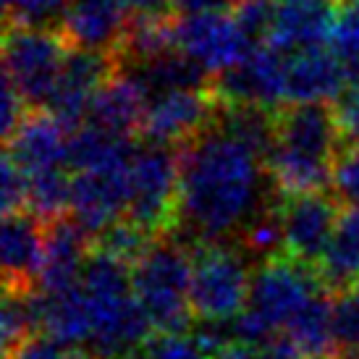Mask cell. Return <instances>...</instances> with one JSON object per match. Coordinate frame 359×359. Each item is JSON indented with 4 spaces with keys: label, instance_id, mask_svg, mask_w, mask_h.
I'll return each instance as SVG.
<instances>
[{
    "label": "cell",
    "instance_id": "cell-1",
    "mask_svg": "<svg viewBox=\"0 0 359 359\" xmlns=\"http://www.w3.org/2000/svg\"><path fill=\"white\" fill-rule=\"evenodd\" d=\"M268 163L220 126L205 129L184 144L176 226L194 244L239 239L268 202Z\"/></svg>",
    "mask_w": 359,
    "mask_h": 359
},
{
    "label": "cell",
    "instance_id": "cell-2",
    "mask_svg": "<svg viewBox=\"0 0 359 359\" xmlns=\"http://www.w3.org/2000/svg\"><path fill=\"white\" fill-rule=\"evenodd\" d=\"M344 131L336 105L291 102L276 110V142L268 155V173L283 197L323 191L333 181L344 150Z\"/></svg>",
    "mask_w": 359,
    "mask_h": 359
},
{
    "label": "cell",
    "instance_id": "cell-3",
    "mask_svg": "<svg viewBox=\"0 0 359 359\" xmlns=\"http://www.w3.org/2000/svg\"><path fill=\"white\" fill-rule=\"evenodd\" d=\"M129 268V262L102 247L92 252L84 265L79 283L92 312L87 359H129L150 341L155 325L134 294Z\"/></svg>",
    "mask_w": 359,
    "mask_h": 359
},
{
    "label": "cell",
    "instance_id": "cell-4",
    "mask_svg": "<svg viewBox=\"0 0 359 359\" xmlns=\"http://www.w3.org/2000/svg\"><path fill=\"white\" fill-rule=\"evenodd\" d=\"M323 278L294 257L265 259L252 276L247 307L233 318L236 339L250 344H265L291 323V318L307 304L318 291Z\"/></svg>",
    "mask_w": 359,
    "mask_h": 359
},
{
    "label": "cell",
    "instance_id": "cell-5",
    "mask_svg": "<svg viewBox=\"0 0 359 359\" xmlns=\"http://www.w3.org/2000/svg\"><path fill=\"white\" fill-rule=\"evenodd\" d=\"M194 255L173 236H155L147 252L131 265L134 294L158 330H184L191 315Z\"/></svg>",
    "mask_w": 359,
    "mask_h": 359
},
{
    "label": "cell",
    "instance_id": "cell-6",
    "mask_svg": "<svg viewBox=\"0 0 359 359\" xmlns=\"http://www.w3.org/2000/svg\"><path fill=\"white\" fill-rule=\"evenodd\" d=\"M69 42L60 29L8 24L3 40L6 79L32 108H48L69 55Z\"/></svg>",
    "mask_w": 359,
    "mask_h": 359
},
{
    "label": "cell",
    "instance_id": "cell-7",
    "mask_svg": "<svg viewBox=\"0 0 359 359\" xmlns=\"http://www.w3.org/2000/svg\"><path fill=\"white\" fill-rule=\"evenodd\" d=\"M250 255L229 244H197L191 268V309L205 320H233L247 307Z\"/></svg>",
    "mask_w": 359,
    "mask_h": 359
},
{
    "label": "cell",
    "instance_id": "cell-8",
    "mask_svg": "<svg viewBox=\"0 0 359 359\" xmlns=\"http://www.w3.org/2000/svg\"><path fill=\"white\" fill-rule=\"evenodd\" d=\"M181 184V152L165 144H147L131 163V194L126 218L158 236L176 220Z\"/></svg>",
    "mask_w": 359,
    "mask_h": 359
},
{
    "label": "cell",
    "instance_id": "cell-9",
    "mask_svg": "<svg viewBox=\"0 0 359 359\" xmlns=\"http://www.w3.org/2000/svg\"><path fill=\"white\" fill-rule=\"evenodd\" d=\"M176 48L197 60L210 76H218L250 55L252 40L233 13L215 8L176 19Z\"/></svg>",
    "mask_w": 359,
    "mask_h": 359
},
{
    "label": "cell",
    "instance_id": "cell-10",
    "mask_svg": "<svg viewBox=\"0 0 359 359\" xmlns=\"http://www.w3.org/2000/svg\"><path fill=\"white\" fill-rule=\"evenodd\" d=\"M131 163L134 158L76 170V176L71 179V218L90 236H100L113 223H118L121 215H126L131 194Z\"/></svg>",
    "mask_w": 359,
    "mask_h": 359
},
{
    "label": "cell",
    "instance_id": "cell-11",
    "mask_svg": "<svg viewBox=\"0 0 359 359\" xmlns=\"http://www.w3.org/2000/svg\"><path fill=\"white\" fill-rule=\"evenodd\" d=\"M218 100L212 90H163L152 92L140 134L150 144L184 147L212 126Z\"/></svg>",
    "mask_w": 359,
    "mask_h": 359
},
{
    "label": "cell",
    "instance_id": "cell-12",
    "mask_svg": "<svg viewBox=\"0 0 359 359\" xmlns=\"http://www.w3.org/2000/svg\"><path fill=\"white\" fill-rule=\"evenodd\" d=\"M210 90L218 102H244L278 110L286 102V53L262 42L233 69L212 76Z\"/></svg>",
    "mask_w": 359,
    "mask_h": 359
},
{
    "label": "cell",
    "instance_id": "cell-13",
    "mask_svg": "<svg viewBox=\"0 0 359 359\" xmlns=\"http://www.w3.org/2000/svg\"><path fill=\"white\" fill-rule=\"evenodd\" d=\"M116 71H118V60L113 53L84 50V48L69 50L48 110L69 131L79 129L81 123H87V113H90L95 92L100 90Z\"/></svg>",
    "mask_w": 359,
    "mask_h": 359
},
{
    "label": "cell",
    "instance_id": "cell-14",
    "mask_svg": "<svg viewBox=\"0 0 359 359\" xmlns=\"http://www.w3.org/2000/svg\"><path fill=\"white\" fill-rule=\"evenodd\" d=\"M339 218V205L325 191H304L286 197L280 205V223L289 257L304 265L320 262Z\"/></svg>",
    "mask_w": 359,
    "mask_h": 359
},
{
    "label": "cell",
    "instance_id": "cell-15",
    "mask_svg": "<svg viewBox=\"0 0 359 359\" xmlns=\"http://www.w3.org/2000/svg\"><path fill=\"white\" fill-rule=\"evenodd\" d=\"M45 229L34 212L19 210L3 218L0 250H3V278L8 291L32 294L37 286L42 255H45Z\"/></svg>",
    "mask_w": 359,
    "mask_h": 359
},
{
    "label": "cell",
    "instance_id": "cell-16",
    "mask_svg": "<svg viewBox=\"0 0 359 359\" xmlns=\"http://www.w3.org/2000/svg\"><path fill=\"white\" fill-rule=\"evenodd\" d=\"M131 13L118 0H71L58 21L71 48L116 53L123 42Z\"/></svg>",
    "mask_w": 359,
    "mask_h": 359
},
{
    "label": "cell",
    "instance_id": "cell-17",
    "mask_svg": "<svg viewBox=\"0 0 359 359\" xmlns=\"http://www.w3.org/2000/svg\"><path fill=\"white\" fill-rule=\"evenodd\" d=\"M69 129L50 110L24 116L19 129L6 140V155L19 165L27 176L40 170L69 165Z\"/></svg>",
    "mask_w": 359,
    "mask_h": 359
},
{
    "label": "cell",
    "instance_id": "cell-18",
    "mask_svg": "<svg viewBox=\"0 0 359 359\" xmlns=\"http://www.w3.org/2000/svg\"><path fill=\"white\" fill-rule=\"evenodd\" d=\"M346 84L344 60L325 45L286 55V102H333Z\"/></svg>",
    "mask_w": 359,
    "mask_h": 359
},
{
    "label": "cell",
    "instance_id": "cell-19",
    "mask_svg": "<svg viewBox=\"0 0 359 359\" xmlns=\"http://www.w3.org/2000/svg\"><path fill=\"white\" fill-rule=\"evenodd\" d=\"M147 102L150 90L144 87V81L134 71L118 69L95 92L87 123H95L118 137H131L134 131H140Z\"/></svg>",
    "mask_w": 359,
    "mask_h": 359
},
{
    "label": "cell",
    "instance_id": "cell-20",
    "mask_svg": "<svg viewBox=\"0 0 359 359\" xmlns=\"http://www.w3.org/2000/svg\"><path fill=\"white\" fill-rule=\"evenodd\" d=\"M87 239L90 233L74 218L50 220L45 229V255L37 276V289L48 294L79 283L84 265L92 255Z\"/></svg>",
    "mask_w": 359,
    "mask_h": 359
},
{
    "label": "cell",
    "instance_id": "cell-21",
    "mask_svg": "<svg viewBox=\"0 0 359 359\" xmlns=\"http://www.w3.org/2000/svg\"><path fill=\"white\" fill-rule=\"evenodd\" d=\"M336 3L320 0H278L276 21L270 27L265 42L280 53H299L307 48H320L330 37V27L336 19Z\"/></svg>",
    "mask_w": 359,
    "mask_h": 359
},
{
    "label": "cell",
    "instance_id": "cell-22",
    "mask_svg": "<svg viewBox=\"0 0 359 359\" xmlns=\"http://www.w3.org/2000/svg\"><path fill=\"white\" fill-rule=\"evenodd\" d=\"M37 328L71 351H84L92 336V312L81 283L63 291H40L34 294Z\"/></svg>",
    "mask_w": 359,
    "mask_h": 359
},
{
    "label": "cell",
    "instance_id": "cell-23",
    "mask_svg": "<svg viewBox=\"0 0 359 359\" xmlns=\"http://www.w3.org/2000/svg\"><path fill=\"white\" fill-rule=\"evenodd\" d=\"M318 276L325 289L336 294L351 289L359 280V210L349 208L341 212L336 231L320 257Z\"/></svg>",
    "mask_w": 359,
    "mask_h": 359
},
{
    "label": "cell",
    "instance_id": "cell-24",
    "mask_svg": "<svg viewBox=\"0 0 359 359\" xmlns=\"http://www.w3.org/2000/svg\"><path fill=\"white\" fill-rule=\"evenodd\" d=\"M123 69L134 71L144 81L150 95L163 90H181V87L208 90L212 84L208 71L202 69L197 60H191L187 53H181L179 48L163 53L158 58L142 60V63H134V66H123Z\"/></svg>",
    "mask_w": 359,
    "mask_h": 359
},
{
    "label": "cell",
    "instance_id": "cell-25",
    "mask_svg": "<svg viewBox=\"0 0 359 359\" xmlns=\"http://www.w3.org/2000/svg\"><path fill=\"white\" fill-rule=\"evenodd\" d=\"M304 357H323L333 346V302L318 291L283 328Z\"/></svg>",
    "mask_w": 359,
    "mask_h": 359
},
{
    "label": "cell",
    "instance_id": "cell-26",
    "mask_svg": "<svg viewBox=\"0 0 359 359\" xmlns=\"http://www.w3.org/2000/svg\"><path fill=\"white\" fill-rule=\"evenodd\" d=\"M37 328V307H34V291H8L3 297L0 309V344H3V359H8L27 339L34 336Z\"/></svg>",
    "mask_w": 359,
    "mask_h": 359
},
{
    "label": "cell",
    "instance_id": "cell-27",
    "mask_svg": "<svg viewBox=\"0 0 359 359\" xmlns=\"http://www.w3.org/2000/svg\"><path fill=\"white\" fill-rule=\"evenodd\" d=\"M71 202V179L63 168H50L29 176L27 210L34 212L42 223L63 218Z\"/></svg>",
    "mask_w": 359,
    "mask_h": 359
},
{
    "label": "cell",
    "instance_id": "cell-28",
    "mask_svg": "<svg viewBox=\"0 0 359 359\" xmlns=\"http://www.w3.org/2000/svg\"><path fill=\"white\" fill-rule=\"evenodd\" d=\"M333 344L344 354H359V289L341 291L333 302Z\"/></svg>",
    "mask_w": 359,
    "mask_h": 359
},
{
    "label": "cell",
    "instance_id": "cell-29",
    "mask_svg": "<svg viewBox=\"0 0 359 359\" xmlns=\"http://www.w3.org/2000/svg\"><path fill=\"white\" fill-rule=\"evenodd\" d=\"M328 45L341 60H351L359 55V3L344 0L339 6L330 27Z\"/></svg>",
    "mask_w": 359,
    "mask_h": 359
},
{
    "label": "cell",
    "instance_id": "cell-30",
    "mask_svg": "<svg viewBox=\"0 0 359 359\" xmlns=\"http://www.w3.org/2000/svg\"><path fill=\"white\" fill-rule=\"evenodd\" d=\"M142 359H208L194 336H184L181 330H160L158 339H150L140 351Z\"/></svg>",
    "mask_w": 359,
    "mask_h": 359
},
{
    "label": "cell",
    "instance_id": "cell-31",
    "mask_svg": "<svg viewBox=\"0 0 359 359\" xmlns=\"http://www.w3.org/2000/svg\"><path fill=\"white\" fill-rule=\"evenodd\" d=\"M6 21L24 27H42L48 21H60L66 0H3Z\"/></svg>",
    "mask_w": 359,
    "mask_h": 359
},
{
    "label": "cell",
    "instance_id": "cell-32",
    "mask_svg": "<svg viewBox=\"0 0 359 359\" xmlns=\"http://www.w3.org/2000/svg\"><path fill=\"white\" fill-rule=\"evenodd\" d=\"M276 11H278V0H239L233 6V19L239 21V27L247 32L250 40L265 42L276 21Z\"/></svg>",
    "mask_w": 359,
    "mask_h": 359
},
{
    "label": "cell",
    "instance_id": "cell-33",
    "mask_svg": "<svg viewBox=\"0 0 359 359\" xmlns=\"http://www.w3.org/2000/svg\"><path fill=\"white\" fill-rule=\"evenodd\" d=\"M27 197H29V176L6 155V158H3V170H0V202H3V215L27 210Z\"/></svg>",
    "mask_w": 359,
    "mask_h": 359
},
{
    "label": "cell",
    "instance_id": "cell-34",
    "mask_svg": "<svg viewBox=\"0 0 359 359\" xmlns=\"http://www.w3.org/2000/svg\"><path fill=\"white\" fill-rule=\"evenodd\" d=\"M333 189L339 194L341 202H346V208L359 210V150L341 152L336 160V168H333Z\"/></svg>",
    "mask_w": 359,
    "mask_h": 359
},
{
    "label": "cell",
    "instance_id": "cell-35",
    "mask_svg": "<svg viewBox=\"0 0 359 359\" xmlns=\"http://www.w3.org/2000/svg\"><path fill=\"white\" fill-rule=\"evenodd\" d=\"M8 359H79V354L66 349L63 344H58L55 339H50L48 333L40 330L32 339L24 341Z\"/></svg>",
    "mask_w": 359,
    "mask_h": 359
},
{
    "label": "cell",
    "instance_id": "cell-36",
    "mask_svg": "<svg viewBox=\"0 0 359 359\" xmlns=\"http://www.w3.org/2000/svg\"><path fill=\"white\" fill-rule=\"evenodd\" d=\"M336 113H339V123L341 131H344V142L349 147H357L359 150V90H346L339 97V105H336Z\"/></svg>",
    "mask_w": 359,
    "mask_h": 359
},
{
    "label": "cell",
    "instance_id": "cell-37",
    "mask_svg": "<svg viewBox=\"0 0 359 359\" xmlns=\"http://www.w3.org/2000/svg\"><path fill=\"white\" fill-rule=\"evenodd\" d=\"M24 108H27L24 97L16 92V87H13L8 79H3V105H0V113H3V116H0V126H3V137H6V140L19 129V123L24 121V116H27Z\"/></svg>",
    "mask_w": 359,
    "mask_h": 359
},
{
    "label": "cell",
    "instance_id": "cell-38",
    "mask_svg": "<svg viewBox=\"0 0 359 359\" xmlns=\"http://www.w3.org/2000/svg\"><path fill=\"white\" fill-rule=\"evenodd\" d=\"M262 349V359H302V349L286 333H276L273 339H268L265 344H259Z\"/></svg>",
    "mask_w": 359,
    "mask_h": 359
},
{
    "label": "cell",
    "instance_id": "cell-39",
    "mask_svg": "<svg viewBox=\"0 0 359 359\" xmlns=\"http://www.w3.org/2000/svg\"><path fill=\"white\" fill-rule=\"evenodd\" d=\"M210 359H262V349H259V344L233 339L226 346H220Z\"/></svg>",
    "mask_w": 359,
    "mask_h": 359
},
{
    "label": "cell",
    "instance_id": "cell-40",
    "mask_svg": "<svg viewBox=\"0 0 359 359\" xmlns=\"http://www.w3.org/2000/svg\"><path fill=\"white\" fill-rule=\"evenodd\" d=\"M239 0H173V8L181 13H197V11H215L226 6H236Z\"/></svg>",
    "mask_w": 359,
    "mask_h": 359
},
{
    "label": "cell",
    "instance_id": "cell-41",
    "mask_svg": "<svg viewBox=\"0 0 359 359\" xmlns=\"http://www.w3.org/2000/svg\"><path fill=\"white\" fill-rule=\"evenodd\" d=\"M344 66H346V81H349L351 90H359V55L351 60H344Z\"/></svg>",
    "mask_w": 359,
    "mask_h": 359
},
{
    "label": "cell",
    "instance_id": "cell-42",
    "mask_svg": "<svg viewBox=\"0 0 359 359\" xmlns=\"http://www.w3.org/2000/svg\"><path fill=\"white\" fill-rule=\"evenodd\" d=\"M307 359H330V357H325V354H323V357H307Z\"/></svg>",
    "mask_w": 359,
    "mask_h": 359
},
{
    "label": "cell",
    "instance_id": "cell-43",
    "mask_svg": "<svg viewBox=\"0 0 359 359\" xmlns=\"http://www.w3.org/2000/svg\"><path fill=\"white\" fill-rule=\"evenodd\" d=\"M320 3H336V0H320Z\"/></svg>",
    "mask_w": 359,
    "mask_h": 359
},
{
    "label": "cell",
    "instance_id": "cell-44",
    "mask_svg": "<svg viewBox=\"0 0 359 359\" xmlns=\"http://www.w3.org/2000/svg\"><path fill=\"white\" fill-rule=\"evenodd\" d=\"M351 3H359V0H351Z\"/></svg>",
    "mask_w": 359,
    "mask_h": 359
}]
</instances>
